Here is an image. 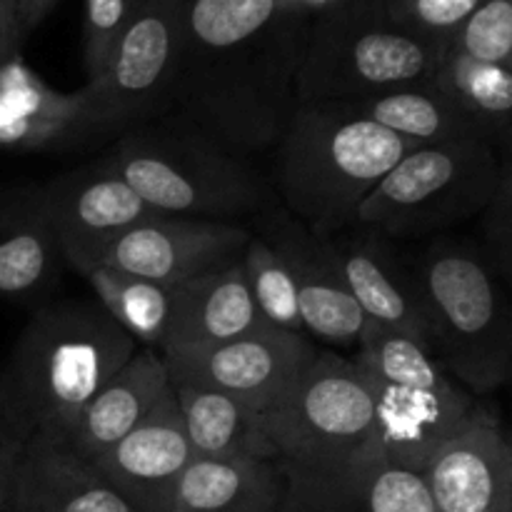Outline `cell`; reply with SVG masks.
<instances>
[{
  "mask_svg": "<svg viewBox=\"0 0 512 512\" xmlns=\"http://www.w3.org/2000/svg\"><path fill=\"white\" fill-rule=\"evenodd\" d=\"M308 20L280 0H183L168 113L243 155L275 148L298 105Z\"/></svg>",
  "mask_w": 512,
  "mask_h": 512,
  "instance_id": "cell-1",
  "label": "cell"
},
{
  "mask_svg": "<svg viewBox=\"0 0 512 512\" xmlns=\"http://www.w3.org/2000/svg\"><path fill=\"white\" fill-rule=\"evenodd\" d=\"M138 350L98 303H48L33 313L3 370L0 425L25 443H68L80 410Z\"/></svg>",
  "mask_w": 512,
  "mask_h": 512,
  "instance_id": "cell-2",
  "label": "cell"
},
{
  "mask_svg": "<svg viewBox=\"0 0 512 512\" xmlns=\"http://www.w3.org/2000/svg\"><path fill=\"white\" fill-rule=\"evenodd\" d=\"M275 148L285 208L310 235L328 240L355 223L360 203L418 145L350 103H300Z\"/></svg>",
  "mask_w": 512,
  "mask_h": 512,
  "instance_id": "cell-3",
  "label": "cell"
},
{
  "mask_svg": "<svg viewBox=\"0 0 512 512\" xmlns=\"http://www.w3.org/2000/svg\"><path fill=\"white\" fill-rule=\"evenodd\" d=\"M155 213L228 220L263 205L265 190L248 155L173 113L123 130L100 158Z\"/></svg>",
  "mask_w": 512,
  "mask_h": 512,
  "instance_id": "cell-4",
  "label": "cell"
},
{
  "mask_svg": "<svg viewBox=\"0 0 512 512\" xmlns=\"http://www.w3.org/2000/svg\"><path fill=\"white\" fill-rule=\"evenodd\" d=\"M430 348L470 395L495 393L512 373V315L493 260L468 243L440 240L418 265Z\"/></svg>",
  "mask_w": 512,
  "mask_h": 512,
  "instance_id": "cell-5",
  "label": "cell"
},
{
  "mask_svg": "<svg viewBox=\"0 0 512 512\" xmlns=\"http://www.w3.org/2000/svg\"><path fill=\"white\" fill-rule=\"evenodd\" d=\"M445 50L393 23L383 0H340L308 20L295 103H353L430 83Z\"/></svg>",
  "mask_w": 512,
  "mask_h": 512,
  "instance_id": "cell-6",
  "label": "cell"
},
{
  "mask_svg": "<svg viewBox=\"0 0 512 512\" xmlns=\"http://www.w3.org/2000/svg\"><path fill=\"white\" fill-rule=\"evenodd\" d=\"M510 173L490 138L418 145L360 203L355 223L385 238H425L475 218Z\"/></svg>",
  "mask_w": 512,
  "mask_h": 512,
  "instance_id": "cell-7",
  "label": "cell"
},
{
  "mask_svg": "<svg viewBox=\"0 0 512 512\" xmlns=\"http://www.w3.org/2000/svg\"><path fill=\"white\" fill-rule=\"evenodd\" d=\"M373 395L350 358L320 350L290 393L265 413L280 470L313 468L375 445Z\"/></svg>",
  "mask_w": 512,
  "mask_h": 512,
  "instance_id": "cell-8",
  "label": "cell"
},
{
  "mask_svg": "<svg viewBox=\"0 0 512 512\" xmlns=\"http://www.w3.org/2000/svg\"><path fill=\"white\" fill-rule=\"evenodd\" d=\"M183 0H138L103 70L83 85L85 133L128 130L168 113Z\"/></svg>",
  "mask_w": 512,
  "mask_h": 512,
  "instance_id": "cell-9",
  "label": "cell"
},
{
  "mask_svg": "<svg viewBox=\"0 0 512 512\" xmlns=\"http://www.w3.org/2000/svg\"><path fill=\"white\" fill-rule=\"evenodd\" d=\"M308 335L260 328L205 348L163 355L170 380L215 388L265 415L290 393L318 358Z\"/></svg>",
  "mask_w": 512,
  "mask_h": 512,
  "instance_id": "cell-10",
  "label": "cell"
},
{
  "mask_svg": "<svg viewBox=\"0 0 512 512\" xmlns=\"http://www.w3.org/2000/svg\"><path fill=\"white\" fill-rule=\"evenodd\" d=\"M250 235L243 225L228 220L158 215L110 240L98 260L120 273L178 288L238 263Z\"/></svg>",
  "mask_w": 512,
  "mask_h": 512,
  "instance_id": "cell-11",
  "label": "cell"
},
{
  "mask_svg": "<svg viewBox=\"0 0 512 512\" xmlns=\"http://www.w3.org/2000/svg\"><path fill=\"white\" fill-rule=\"evenodd\" d=\"M283 512H438L423 473L385 460L378 443L313 468L283 470Z\"/></svg>",
  "mask_w": 512,
  "mask_h": 512,
  "instance_id": "cell-12",
  "label": "cell"
},
{
  "mask_svg": "<svg viewBox=\"0 0 512 512\" xmlns=\"http://www.w3.org/2000/svg\"><path fill=\"white\" fill-rule=\"evenodd\" d=\"M38 198L68 265L98 260L110 240L160 215L100 160L50 178Z\"/></svg>",
  "mask_w": 512,
  "mask_h": 512,
  "instance_id": "cell-13",
  "label": "cell"
},
{
  "mask_svg": "<svg viewBox=\"0 0 512 512\" xmlns=\"http://www.w3.org/2000/svg\"><path fill=\"white\" fill-rule=\"evenodd\" d=\"M423 478L438 512H512V448L498 418L470 410Z\"/></svg>",
  "mask_w": 512,
  "mask_h": 512,
  "instance_id": "cell-14",
  "label": "cell"
},
{
  "mask_svg": "<svg viewBox=\"0 0 512 512\" xmlns=\"http://www.w3.org/2000/svg\"><path fill=\"white\" fill-rule=\"evenodd\" d=\"M193 460L178 400L170 393L95 468L138 512H168L175 483Z\"/></svg>",
  "mask_w": 512,
  "mask_h": 512,
  "instance_id": "cell-15",
  "label": "cell"
},
{
  "mask_svg": "<svg viewBox=\"0 0 512 512\" xmlns=\"http://www.w3.org/2000/svg\"><path fill=\"white\" fill-rule=\"evenodd\" d=\"M280 253L298 290L300 318L310 340L355 350L368 318L340 280L325 240L310 235L293 215H270L263 235Z\"/></svg>",
  "mask_w": 512,
  "mask_h": 512,
  "instance_id": "cell-16",
  "label": "cell"
},
{
  "mask_svg": "<svg viewBox=\"0 0 512 512\" xmlns=\"http://www.w3.org/2000/svg\"><path fill=\"white\" fill-rule=\"evenodd\" d=\"M365 383L373 395V435L380 453L415 473L428 468L435 450L475 408L473 395L458 383L443 390L395 388L373 378H365Z\"/></svg>",
  "mask_w": 512,
  "mask_h": 512,
  "instance_id": "cell-17",
  "label": "cell"
},
{
  "mask_svg": "<svg viewBox=\"0 0 512 512\" xmlns=\"http://www.w3.org/2000/svg\"><path fill=\"white\" fill-rule=\"evenodd\" d=\"M325 245L340 280L365 318L413 335L430 348V325L420 288L390 253L385 235L370 230L365 235L328 238Z\"/></svg>",
  "mask_w": 512,
  "mask_h": 512,
  "instance_id": "cell-18",
  "label": "cell"
},
{
  "mask_svg": "<svg viewBox=\"0 0 512 512\" xmlns=\"http://www.w3.org/2000/svg\"><path fill=\"white\" fill-rule=\"evenodd\" d=\"M10 512H138L95 463L68 445L30 438L20 450Z\"/></svg>",
  "mask_w": 512,
  "mask_h": 512,
  "instance_id": "cell-19",
  "label": "cell"
},
{
  "mask_svg": "<svg viewBox=\"0 0 512 512\" xmlns=\"http://www.w3.org/2000/svg\"><path fill=\"white\" fill-rule=\"evenodd\" d=\"M168 365L153 348H140L125 360L118 373L88 400L78 415L68 448L95 463L130 433L165 395L170 393Z\"/></svg>",
  "mask_w": 512,
  "mask_h": 512,
  "instance_id": "cell-20",
  "label": "cell"
},
{
  "mask_svg": "<svg viewBox=\"0 0 512 512\" xmlns=\"http://www.w3.org/2000/svg\"><path fill=\"white\" fill-rule=\"evenodd\" d=\"M260 328L265 323L238 260L175 288L173 315L160 355L218 345Z\"/></svg>",
  "mask_w": 512,
  "mask_h": 512,
  "instance_id": "cell-21",
  "label": "cell"
},
{
  "mask_svg": "<svg viewBox=\"0 0 512 512\" xmlns=\"http://www.w3.org/2000/svg\"><path fill=\"white\" fill-rule=\"evenodd\" d=\"M85 130V93L55 90L18 55L0 65V148L40 150Z\"/></svg>",
  "mask_w": 512,
  "mask_h": 512,
  "instance_id": "cell-22",
  "label": "cell"
},
{
  "mask_svg": "<svg viewBox=\"0 0 512 512\" xmlns=\"http://www.w3.org/2000/svg\"><path fill=\"white\" fill-rule=\"evenodd\" d=\"M65 265L38 188L0 195V298H40L58 283Z\"/></svg>",
  "mask_w": 512,
  "mask_h": 512,
  "instance_id": "cell-23",
  "label": "cell"
},
{
  "mask_svg": "<svg viewBox=\"0 0 512 512\" xmlns=\"http://www.w3.org/2000/svg\"><path fill=\"white\" fill-rule=\"evenodd\" d=\"M285 480L278 460L193 458L168 512H278Z\"/></svg>",
  "mask_w": 512,
  "mask_h": 512,
  "instance_id": "cell-24",
  "label": "cell"
},
{
  "mask_svg": "<svg viewBox=\"0 0 512 512\" xmlns=\"http://www.w3.org/2000/svg\"><path fill=\"white\" fill-rule=\"evenodd\" d=\"M193 458L278 460L265 433V415L205 385L170 380Z\"/></svg>",
  "mask_w": 512,
  "mask_h": 512,
  "instance_id": "cell-25",
  "label": "cell"
},
{
  "mask_svg": "<svg viewBox=\"0 0 512 512\" xmlns=\"http://www.w3.org/2000/svg\"><path fill=\"white\" fill-rule=\"evenodd\" d=\"M355 110L375 120L390 133L410 140L413 145L453 143L465 138H488L470 115H465L443 90L433 83L405 85L353 100Z\"/></svg>",
  "mask_w": 512,
  "mask_h": 512,
  "instance_id": "cell-26",
  "label": "cell"
},
{
  "mask_svg": "<svg viewBox=\"0 0 512 512\" xmlns=\"http://www.w3.org/2000/svg\"><path fill=\"white\" fill-rule=\"evenodd\" d=\"M70 268L93 288L98 305L140 345V348H163L173 315L175 288L150 283L135 275L120 273L100 260H75Z\"/></svg>",
  "mask_w": 512,
  "mask_h": 512,
  "instance_id": "cell-27",
  "label": "cell"
},
{
  "mask_svg": "<svg viewBox=\"0 0 512 512\" xmlns=\"http://www.w3.org/2000/svg\"><path fill=\"white\" fill-rule=\"evenodd\" d=\"M430 83L443 90L495 145H508L512 115V68L478 63L445 50Z\"/></svg>",
  "mask_w": 512,
  "mask_h": 512,
  "instance_id": "cell-28",
  "label": "cell"
},
{
  "mask_svg": "<svg viewBox=\"0 0 512 512\" xmlns=\"http://www.w3.org/2000/svg\"><path fill=\"white\" fill-rule=\"evenodd\" d=\"M350 363L365 378L380 380V383L395 385V388L443 390L455 383L428 345L420 343L413 335L385 328L373 320H368L365 330L360 333Z\"/></svg>",
  "mask_w": 512,
  "mask_h": 512,
  "instance_id": "cell-29",
  "label": "cell"
},
{
  "mask_svg": "<svg viewBox=\"0 0 512 512\" xmlns=\"http://www.w3.org/2000/svg\"><path fill=\"white\" fill-rule=\"evenodd\" d=\"M240 263H243L245 278H248L250 293H253L255 308L263 323L283 333L305 335L298 290L278 250L263 235H250Z\"/></svg>",
  "mask_w": 512,
  "mask_h": 512,
  "instance_id": "cell-30",
  "label": "cell"
},
{
  "mask_svg": "<svg viewBox=\"0 0 512 512\" xmlns=\"http://www.w3.org/2000/svg\"><path fill=\"white\" fill-rule=\"evenodd\" d=\"M448 48L478 63L512 68V0H483L450 35Z\"/></svg>",
  "mask_w": 512,
  "mask_h": 512,
  "instance_id": "cell-31",
  "label": "cell"
},
{
  "mask_svg": "<svg viewBox=\"0 0 512 512\" xmlns=\"http://www.w3.org/2000/svg\"><path fill=\"white\" fill-rule=\"evenodd\" d=\"M483 0H383L393 23L423 38L448 43L450 35Z\"/></svg>",
  "mask_w": 512,
  "mask_h": 512,
  "instance_id": "cell-32",
  "label": "cell"
},
{
  "mask_svg": "<svg viewBox=\"0 0 512 512\" xmlns=\"http://www.w3.org/2000/svg\"><path fill=\"white\" fill-rule=\"evenodd\" d=\"M138 0H83V63L95 80Z\"/></svg>",
  "mask_w": 512,
  "mask_h": 512,
  "instance_id": "cell-33",
  "label": "cell"
},
{
  "mask_svg": "<svg viewBox=\"0 0 512 512\" xmlns=\"http://www.w3.org/2000/svg\"><path fill=\"white\" fill-rule=\"evenodd\" d=\"M512 175L508 173L500 183L498 193L490 200L485 213V233H488V240L493 243L495 255L500 260V270L503 275L510 273V198H512Z\"/></svg>",
  "mask_w": 512,
  "mask_h": 512,
  "instance_id": "cell-34",
  "label": "cell"
},
{
  "mask_svg": "<svg viewBox=\"0 0 512 512\" xmlns=\"http://www.w3.org/2000/svg\"><path fill=\"white\" fill-rule=\"evenodd\" d=\"M20 450H23V443L0 428V512H10V503H13Z\"/></svg>",
  "mask_w": 512,
  "mask_h": 512,
  "instance_id": "cell-35",
  "label": "cell"
},
{
  "mask_svg": "<svg viewBox=\"0 0 512 512\" xmlns=\"http://www.w3.org/2000/svg\"><path fill=\"white\" fill-rule=\"evenodd\" d=\"M55 5H58V0H15V18H18L20 38L33 33L48 18Z\"/></svg>",
  "mask_w": 512,
  "mask_h": 512,
  "instance_id": "cell-36",
  "label": "cell"
},
{
  "mask_svg": "<svg viewBox=\"0 0 512 512\" xmlns=\"http://www.w3.org/2000/svg\"><path fill=\"white\" fill-rule=\"evenodd\" d=\"M0 43L10 55H18L20 43H23L18 18H15V0H0Z\"/></svg>",
  "mask_w": 512,
  "mask_h": 512,
  "instance_id": "cell-37",
  "label": "cell"
},
{
  "mask_svg": "<svg viewBox=\"0 0 512 512\" xmlns=\"http://www.w3.org/2000/svg\"><path fill=\"white\" fill-rule=\"evenodd\" d=\"M280 3L285 5V10H288V13L303 15V18H313V15L323 13L325 8L340 3V0H280Z\"/></svg>",
  "mask_w": 512,
  "mask_h": 512,
  "instance_id": "cell-38",
  "label": "cell"
},
{
  "mask_svg": "<svg viewBox=\"0 0 512 512\" xmlns=\"http://www.w3.org/2000/svg\"><path fill=\"white\" fill-rule=\"evenodd\" d=\"M8 58H13V55H10V53H8V50H5V48H3V43H0V65H3V63H5V60H8Z\"/></svg>",
  "mask_w": 512,
  "mask_h": 512,
  "instance_id": "cell-39",
  "label": "cell"
},
{
  "mask_svg": "<svg viewBox=\"0 0 512 512\" xmlns=\"http://www.w3.org/2000/svg\"><path fill=\"white\" fill-rule=\"evenodd\" d=\"M0 428H3V425H0Z\"/></svg>",
  "mask_w": 512,
  "mask_h": 512,
  "instance_id": "cell-40",
  "label": "cell"
}]
</instances>
